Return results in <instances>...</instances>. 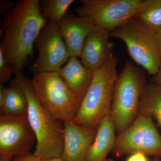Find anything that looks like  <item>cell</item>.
Here are the masks:
<instances>
[{"label": "cell", "instance_id": "cell-22", "mask_svg": "<svg viewBox=\"0 0 161 161\" xmlns=\"http://www.w3.org/2000/svg\"><path fill=\"white\" fill-rule=\"evenodd\" d=\"M41 159L33 154L29 153L27 155L15 157L13 161H41Z\"/></svg>", "mask_w": 161, "mask_h": 161}, {"label": "cell", "instance_id": "cell-19", "mask_svg": "<svg viewBox=\"0 0 161 161\" xmlns=\"http://www.w3.org/2000/svg\"><path fill=\"white\" fill-rule=\"evenodd\" d=\"M75 0L40 1L42 15L44 19L58 23L67 13Z\"/></svg>", "mask_w": 161, "mask_h": 161}, {"label": "cell", "instance_id": "cell-11", "mask_svg": "<svg viewBox=\"0 0 161 161\" xmlns=\"http://www.w3.org/2000/svg\"><path fill=\"white\" fill-rule=\"evenodd\" d=\"M110 36V32L95 26L87 37L80 56L81 62L87 68L95 71L113 54Z\"/></svg>", "mask_w": 161, "mask_h": 161}, {"label": "cell", "instance_id": "cell-26", "mask_svg": "<svg viewBox=\"0 0 161 161\" xmlns=\"http://www.w3.org/2000/svg\"><path fill=\"white\" fill-rule=\"evenodd\" d=\"M41 161H63L60 158L48 159H41Z\"/></svg>", "mask_w": 161, "mask_h": 161}, {"label": "cell", "instance_id": "cell-12", "mask_svg": "<svg viewBox=\"0 0 161 161\" xmlns=\"http://www.w3.org/2000/svg\"><path fill=\"white\" fill-rule=\"evenodd\" d=\"M64 127L63 148L60 158L63 161H85L97 130L81 126L73 122L64 123Z\"/></svg>", "mask_w": 161, "mask_h": 161}, {"label": "cell", "instance_id": "cell-20", "mask_svg": "<svg viewBox=\"0 0 161 161\" xmlns=\"http://www.w3.org/2000/svg\"><path fill=\"white\" fill-rule=\"evenodd\" d=\"M13 73H14L13 69L8 63L3 51L0 49V83L3 84L9 81Z\"/></svg>", "mask_w": 161, "mask_h": 161}, {"label": "cell", "instance_id": "cell-15", "mask_svg": "<svg viewBox=\"0 0 161 161\" xmlns=\"http://www.w3.org/2000/svg\"><path fill=\"white\" fill-rule=\"evenodd\" d=\"M115 127L111 115L107 116L98 126L95 139L88 149L85 161H103L115 145Z\"/></svg>", "mask_w": 161, "mask_h": 161}, {"label": "cell", "instance_id": "cell-24", "mask_svg": "<svg viewBox=\"0 0 161 161\" xmlns=\"http://www.w3.org/2000/svg\"><path fill=\"white\" fill-rule=\"evenodd\" d=\"M151 82L161 85V67L157 74L153 76L151 79Z\"/></svg>", "mask_w": 161, "mask_h": 161}, {"label": "cell", "instance_id": "cell-8", "mask_svg": "<svg viewBox=\"0 0 161 161\" xmlns=\"http://www.w3.org/2000/svg\"><path fill=\"white\" fill-rule=\"evenodd\" d=\"M77 8L78 16L92 19L95 26L112 32L133 19L142 0H81Z\"/></svg>", "mask_w": 161, "mask_h": 161}, {"label": "cell", "instance_id": "cell-5", "mask_svg": "<svg viewBox=\"0 0 161 161\" xmlns=\"http://www.w3.org/2000/svg\"><path fill=\"white\" fill-rule=\"evenodd\" d=\"M30 83L40 103L55 118L73 122L81 101L57 72L35 75Z\"/></svg>", "mask_w": 161, "mask_h": 161}, {"label": "cell", "instance_id": "cell-10", "mask_svg": "<svg viewBox=\"0 0 161 161\" xmlns=\"http://www.w3.org/2000/svg\"><path fill=\"white\" fill-rule=\"evenodd\" d=\"M36 135L26 116L1 113L0 154L11 160L14 157L30 153Z\"/></svg>", "mask_w": 161, "mask_h": 161}, {"label": "cell", "instance_id": "cell-16", "mask_svg": "<svg viewBox=\"0 0 161 161\" xmlns=\"http://www.w3.org/2000/svg\"><path fill=\"white\" fill-rule=\"evenodd\" d=\"M27 99L24 93L17 86L9 83L5 87L0 83V110L1 113L15 116H26Z\"/></svg>", "mask_w": 161, "mask_h": 161}, {"label": "cell", "instance_id": "cell-14", "mask_svg": "<svg viewBox=\"0 0 161 161\" xmlns=\"http://www.w3.org/2000/svg\"><path fill=\"white\" fill-rule=\"evenodd\" d=\"M95 72L86 67L78 58L70 57L65 65L56 72L82 101L91 85Z\"/></svg>", "mask_w": 161, "mask_h": 161}, {"label": "cell", "instance_id": "cell-23", "mask_svg": "<svg viewBox=\"0 0 161 161\" xmlns=\"http://www.w3.org/2000/svg\"><path fill=\"white\" fill-rule=\"evenodd\" d=\"M126 161H150L147 155L140 153L130 154Z\"/></svg>", "mask_w": 161, "mask_h": 161}, {"label": "cell", "instance_id": "cell-21", "mask_svg": "<svg viewBox=\"0 0 161 161\" xmlns=\"http://www.w3.org/2000/svg\"><path fill=\"white\" fill-rule=\"evenodd\" d=\"M17 2L2 1L0 3V13L5 15L14 7Z\"/></svg>", "mask_w": 161, "mask_h": 161}, {"label": "cell", "instance_id": "cell-3", "mask_svg": "<svg viewBox=\"0 0 161 161\" xmlns=\"http://www.w3.org/2000/svg\"><path fill=\"white\" fill-rule=\"evenodd\" d=\"M117 64V58L112 54L95 71L91 85L73 121L74 123L97 130L102 121L110 115L118 75Z\"/></svg>", "mask_w": 161, "mask_h": 161}, {"label": "cell", "instance_id": "cell-1", "mask_svg": "<svg viewBox=\"0 0 161 161\" xmlns=\"http://www.w3.org/2000/svg\"><path fill=\"white\" fill-rule=\"evenodd\" d=\"M0 49L14 74L22 72L34 54V45L47 20L39 0H20L4 15Z\"/></svg>", "mask_w": 161, "mask_h": 161}, {"label": "cell", "instance_id": "cell-18", "mask_svg": "<svg viewBox=\"0 0 161 161\" xmlns=\"http://www.w3.org/2000/svg\"><path fill=\"white\" fill-rule=\"evenodd\" d=\"M134 18L157 33L161 28V0H142Z\"/></svg>", "mask_w": 161, "mask_h": 161}, {"label": "cell", "instance_id": "cell-29", "mask_svg": "<svg viewBox=\"0 0 161 161\" xmlns=\"http://www.w3.org/2000/svg\"><path fill=\"white\" fill-rule=\"evenodd\" d=\"M103 161H114L113 159H106L105 160H103Z\"/></svg>", "mask_w": 161, "mask_h": 161}, {"label": "cell", "instance_id": "cell-17", "mask_svg": "<svg viewBox=\"0 0 161 161\" xmlns=\"http://www.w3.org/2000/svg\"><path fill=\"white\" fill-rule=\"evenodd\" d=\"M138 114L150 116L161 127V85L151 82L147 84L141 96Z\"/></svg>", "mask_w": 161, "mask_h": 161}, {"label": "cell", "instance_id": "cell-27", "mask_svg": "<svg viewBox=\"0 0 161 161\" xmlns=\"http://www.w3.org/2000/svg\"><path fill=\"white\" fill-rule=\"evenodd\" d=\"M0 161H10L9 159L3 156H0Z\"/></svg>", "mask_w": 161, "mask_h": 161}, {"label": "cell", "instance_id": "cell-28", "mask_svg": "<svg viewBox=\"0 0 161 161\" xmlns=\"http://www.w3.org/2000/svg\"><path fill=\"white\" fill-rule=\"evenodd\" d=\"M160 158H159L158 157H154V158H153L152 161H161Z\"/></svg>", "mask_w": 161, "mask_h": 161}, {"label": "cell", "instance_id": "cell-2", "mask_svg": "<svg viewBox=\"0 0 161 161\" xmlns=\"http://www.w3.org/2000/svg\"><path fill=\"white\" fill-rule=\"evenodd\" d=\"M10 83L19 87L27 99V118L36 139L33 154L41 159L60 158L63 150L64 127L40 103L30 80L22 72L15 73Z\"/></svg>", "mask_w": 161, "mask_h": 161}, {"label": "cell", "instance_id": "cell-25", "mask_svg": "<svg viewBox=\"0 0 161 161\" xmlns=\"http://www.w3.org/2000/svg\"><path fill=\"white\" fill-rule=\"evenodd\" d=\"M156 38L161 55V28L156 33Z\"/></svg>", "mask_w": 161, "mask_h": 161}, {"label": "cell", "instance_id": "cell-7", "mask_svg": "<svg viewBox=\"0 0 161 161\" xmlns=\"http://www.w3.org/2000/svg\"><path fill=\"white\" fill-rule=\"evenodd\" d=\"M116 157L140 153L161 158V135L149 115L138 114L128 129L116 136L112 151Z\"/></svg>", "mask_w": 161, "mask_h": 161}, {"label": "cell", "instance_id": "cell-13", "mask_svg": "<svg viewBox=\"0 0 161 161\" xmlns=\"http://www.w3.org/2000/svg\"><path fill=\"white\" fill-rule=\"evenodd\" d=\"M58 25L70 57H80L85 40L95 26L93 20L67 12Z\"/></svg>", "mask_w": 161, "mask_h": 161}, {"label": "cell", "instance_id": "cell-9", "mask_svg": "<svg viewBox=\"0 0 161 161\" xmlns=\"http://www.w3.org/2000/svg\"><path fill=\"white\" fill-rule=\"evenodd\" d=\"M39 55L29 67L34 75L57 72L70 58L69 50L59 31L58 23L47 20L36 42Z\"/></svg>", "mask_w": 161, "mask_h": 161}, {"label": "cell", "instance_id": "cell-6", "mask_svg": "<svg viewBox=\"0 0 161 161\" xmlns=\"http://www.w3.org/2000/svg\"><path fill=\"white\" fill-rule=\"evenodd\" d=\"M111 36L123 41L130 57L149 75L157 74L161 67V55L155 32L133 18L112 31Z\"/></svg>", "mask_w": 161, "mask_h": 161}, {"label": "cell", "instance_id": "cell-4", "mask_svg": "<svg viewBox=\"0 0 161 161\" xmlns=\"http://www.w3.org/2000/svg\"><path fill=\"white\" fill-rule=\"evenodd\" d=\"M147 84L143 70L130 61L125 64L115 82L110 112L118 135L137 117L141 96Z\"/></svg>", "mask_w": 161, "mask_h": 161}]
</instances>
